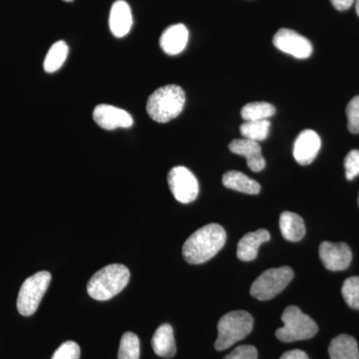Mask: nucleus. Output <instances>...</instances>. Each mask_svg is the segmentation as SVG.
<instances>
[{
    "label": "nucleus",
    "instance_id": "obj_1",
    "mask_svg": "<svg viewBox=\"0 0 359 359\" xmlns=\"http://www.w3.org/2000/svg\"><path fill=\"white\" fill-rule=\"evenodd\" d=\"M226 233L218 224L203 226L188 238L183 245L184 259L191 264H201L210 261L223 249Z\"/></svg>",
    "mask_w": 359,
    "mask_h": 359
},
{
    "label": "nucleus",
    "instance_id": "obj_2",
    "mask_svg": "<svg viewBox=\"0 0 359 359\" xmlns=\"http://www.w3.org/2000/svg\"><path fill=\"white\" fill-rule=\"evenodd\" d=\"M129 280L130 271L127 266L109 264L92 276L87 283V292L96 301H109L127 287Z\"/></svg>",
    "mask_w": 359,
    "mask_h": 359
},
{
    "label": "nucleus",
    "instance_id": "obj_3",
    "mask_svg": "<svg viewBox=\"0 0 359 359\" xmlns=\"http://www.w3.org/2000/svg\"><path fill=\"white\" fill-rule=\"evenodd\" d=\"M186 95L178 85H166L156 90L147 101V113L158 123H167L178 117L185 106Z\"/></svg>",
    "mask_w": 359,
    "mask_h": 359
},
{
    "label": "nucleus",
    "instance_id": "obj_4",
    "mask_svg": "<svg viewBox=\"0 0 359 359\" xmlns=\"http://www.w3.org/2000/svg\"><path fill=\"white\" fill-rule=\"evenodd\" d=\"M254 318L248 311H233L224 314L218 323V339L215 348L221 351L229 348L252 332Z\"/></svg>",
    "mask_w": 359,
    "mask_h": 359
},
{
    "label": "nucleus",
    "instance_id": "obj_5",
    "mask_svg": "<svg viewBox=\"0 0 359 359\" xmlns=\"http://www.w3.org/2000/svg\"><path fill=\"white\" fill-rule=\"evenodd\" d=\"M283 327L276 330V335L283 342L299 341L311 339L318 332V325L313 318L302 313L297 306H290L283 311Z\"/></svg>",
    "mask_w": 359,
    "mask_h": 359
},
{
    "label": "nucleus",
    "instance_id": "obj_6",
    "mask_svg": "<svg viewBox=\"0 0 359 359\" xmlns=\"http://www.w3.org/2000/svg\"><path fill=\"white\" fill-rule=\"evenodd\" d=\"M50 282V273L45 271L26 278L18 297V309L21 316H30L35 313Z\"/></svg>",
    "mask_w": 359,
    "mask_h": 359
},
{
    "label": "nucleus",
    "instance_id": "obj_7",
    "mask_svg": "<svg viewBox=\"0 0 359 359\" xmlns=\"http://www.w3.org/2000/svg\"><path fill=\"white\" fill-rule=\"evenodd\" d=\"M290 266L269 269L264 271L250 287V294L259 301H269L280 294L294 278Z\"/></svg>",
    "mask_w": 359,
    "mask_h": 359
},
{
    "label": "nucleus",
    "instance_id": "obj_8",
    "mask_svg": "<svg viewBox=\"0 0 359 359\" xmlns=\"http://www.w3.org/2000/svg\"><path fill=\"white\" fill-rule=\"evenodd\" d=\"M168 184L175 199L182 204H190L199 195V182L188 168H172L168 174Z\"/></svg>",
    "mask_w": 359,
    "mask_h": 359
},
{
    "label": "nucleus",
    "instance_id": "obj_9",
    "mask_svg": "<svg viewBox=\"0 0 359 359\" xmlns=\"http://www.w3.org/2000/svg\"><path fill=\"white\" fill-rule=\"evenodd\" d=\"M273 45L283 52L297 59H306L313 54V44L308 39L287 28H282L276 33Z\"/></svg>",
    "mask_w": 359,
    "mask_h": 359
},
{
    "label": "nucleus",
    "instance_id": "obj_10",
    "mask_svg": "<svg viewBox=\"0 0 359 359\" xmlns=\"http://www.w3.org/2000/svg\"><path fill=\"white\" fill-rule=\"evenodd\" d=\"M320 257L325 268L332 271H344L351 266L353 252L344 243H321Z\"/></svg>",
    "mask_w": 359,
    "mask_h": 359
},
{
    "label": "nucleus",
    "instance_id": "obj_11",
    "mask_svg": "<svg viewBox=\"0 0 359 359\" xmlns=\"http://www.w3.org/2000/svg\"><path fill=\"white\" fill-rule=\"evenodd\" d=\"M93 119L98 126L105 130L130 128L134 124L133 117L127 111L106 104L95 107Z\"/></svg>",
    "mask_w": 359,
    "mask_h": 359
},
{
    "label": "nucleus",
    "instance_id": "obj_12",
    "mask_svg": "<svg viewBox=\"0 0 359 359\" xmlns=\"http://www.w3.org/2000/svg\"><path fill=\"white\" fill-rule=\"evenodd\" d=\"M320 147V135L313 130H304L294 141L292 150L294 160L302 166H308L316 159Z\"/></svg>",
    "mask_w": 359,
    "mask_h": 359
},
{
    "label": "nucleus",
    "instance_id": "obj_13",
    "mask_svg": "<svg viewBox=\"0 0 359 359\" xmlns=\"http://www.w3.org/2000/svg\"><path fill=\"white\" fill-rule=\"evenodd\" d=\"M231 152L233 154L243 156L247 159L248 167L252 172L263 171L266 167V161L262 155V148L259 142L250 139H236L229 145Z\"/></svg>",
    "mask_w": 359,
    "mask_h": 359
},
{
    "label": "nucleus",
    "instance_id": "obj_14",
    "mask_svg": "<svg viewBox=\"0 0 359 359\" xmlns=\"http://www.w3.org/2000/svg\"><path fill=\"white\" fill-rule=\"evenodd\" d=\"M133 25V18L129 4L124 0L114 2L110 11L109 26L115 37L126 36Z\"/></svg>",
    "mask_w": 359,
    "mask_h": 359
},
{
    "label": "nucleus",
    "instance_id": "obj_15",
    "mask_svg": "<svg viewBox=\"0 0 359 359\" xmlns=\"http://www.w3.org/2000/svg\"><path fill=\"white\" fill-rule=\"evenodd\" d=\"M189 40V30L185 25H175L168 27L161 35V48L168 55H177L186 48Z\"/></svg>",
    "mask_w": 359,
    "mask_h": 359
},
{
    "label": "nucleus",
    "instance_id": "obj_16",
    "mask_svg": "<svg viewBox=\"0 0 359 359\" xmlns=\"http://www.w3.org/2000/svg\"><path fill=\"white\" fill-rule=\"evenodd\" d=\"M271 240V235L266 230L250 231L241 238L238 244L237 257L243 262H252L256 259L259 247Z\"/></svg>",
    "mask_w": 359,
    "mask_h": 359
},
{
    "label": "nucleus",
    "instance_id": "obj_17",
    "mask_svg": "<svg viewBox=\"0 0 359 359\" xmlns=\"http://www.w3.org/2000/svg\"><path fill=\"white\" fill-rule=\"evenodd\" d=\"M153 351L158 356L164 358H174L177 353L174 330L171 325L165 323L160 325L152 337Z\"/></svg>",
    "mask_w": 359,
    "mask_h": 359
},
{
    "label": "nucleus",
    "instance_id": "obj_18",
    "mask_svg": "<svg viewBox=\"0 0 359 359\" xmlns=\"http://www.w3.org/2000/svg\"><path fill=\"white\" fill-rule=\"evenodd\" d=\"M280 229L283 237L290 242H299L306 235V226L299 215L283 212L280 215Z\"/></svg>",
    "mask_w": 359,
    "mask_h": 359
},
{
    "label": "nucleus",
    "instance_id": "obj_19",
    "mask_svg": "<svg viewBox=\"0 0 359 359\" xmlns=\"http://www.w3.org/2000/svg\"><path fill=\"white\" fill-rule=\"evenodd\" d=\"M328 353L332 359H359L358 342L351 335L340 334L330 342Z\"/></svg>",
    "mask_w": 359,
    "mask_h": 359
},
{
    "label": "nucleus",
    "instance_id": "obj_20",
    "mask_svg": "<svg viewBox=\"0 0 359 359\" xmlns=\"http://www.w3.org/2000/svg\"><path fill=\"white\" fill-rule=\"evenodd\" d=\"M223 184L226 188L248 195H257L261 192V186L257 181L238 171L226 172L223 176Z\"/></svg>",
    "mask_w": 359,
    "mask_h": 359
},
{
    "label": "nucleus",
    "instance_id": "obj_21",
    "mask_svg": "<svg viewBox=\"0 0 359 359\" xmlns=\"http://www.w3.org/2000/svg\"><path fill=\"white\" fill-rule=\"evenodd\" d=\"M68 52H69L68 45L62 40L52 45L44 59V70L48 73H53L60 69L67 58Z\"/></svg>",
    "mask_w": 359,
    "mask_h": 359
},
{
    "label": "nucleus",
    "instance_id": "obj_22",
    "mask_svg": "<svg viewBox=\"0 0 359 359\" xmlns=\"http://www.w3.org/2000/svg\"><path fill=\"white\" fill-rule=\"evenodd\" d=\"M241 114L245 121L269 120L276 114V108L268 102H252L243 107Z\"/></svg>",
    "mask_w": 359,
    "mask_h": 359
},
{
    "label": "nucleus",
    "instance_id": "obj_23",
    "mask_svg": "<svg viewBox=\"0 0 359 359\" xmlns=\"http://www.w3.org/2000/svg\"><path fill=\"white\" fill-rule=\"evenodd\" d=\"M271 128V122L269 120H259V121H245L241 126V133L245 139L259 142L268 138Z\"/></svg>",
    "mask_w": 359,
    "mask_h": 359
},
{
    "label": "nucleus",
    "instance_id": "obj_24",
    "mask_svg": "<svg viewBox=\"0 0 359 359\" xmlns=\"http://www.w3.org/2000/svg\"><path fill=\"white\" fill-rule=\"evenodd\" d=\"M140 358V340L133 332H125L120 341L118 359Z\"/></svg>",
    "mask_w": 359,
    "mask_h": 359
},
{
    "label": "nucleus",
    "instance_id": "obj_25",
    "mask_svg": "<svg viewBox=\"0 0 359 359\" xmlns=\"http://www.w3.org/2000/svg\"><path fill=\"white\" fill-rule=\"evenodd\" d=\"M341 294L351 309H359V276L347 278L342 285Z\"/></svg>",
    "mask_w": 359,
    "mask_h": 359
},
{
    "label": "nucleus",
    "instance_id": "obj_26",
    "mask_svg": "<svg viewBox=\"0 0 359 359\" xmlns=\"http://www.w3.org/2000/svg\"><path fill=\"white\" fill-rule=\"evenodd\" d=\"M347 127L353 134L359 133V96L353 97L346 107Z\"/></svg>",
    "mask_w": 359,
    "mask_h": 359
},
{
    "label": "nucleus",
    "instance_id": "obj_27",
    "mask_svg": "<svg viewBox=\"0 0 359 359\" xmlns=\"http://www.w3.org/2000/svg\"><path fill=\"white\" fill-rule=\"evenodd\" d=\"M51 359H80V347L76 342L66 341L56 349Z\"/></svg>",
    "mask_w": 359,
    "mask_h": 359
},
{
    "label": "nucleus",
    "instance_id": "obj_28",
    "mask_svg": "<svg viewBox=\"0 0 359 359\" xmlns=\"http://www.w3.org/2000/svg\"><path fill=\"white\" fill-rule=\"evenodd\" d=\"M344 168H346V177L348 181H351L359 175V151L351 150L344 159Z\"/></svg>",
    "mask_w": 359,
    "mask_h": 359
},
{
    "label": "nucleus",
    "instance_id": "obj_29",
    "mask_svg": "<svg viewBox=\"0 0 359 359\" xmlns=\"http://www.w3.org/2000/svg\"><path fill=\"white\" fill-rule=\"evenodd\" d=\"M224 359H257V351L252 346H241L233 349Z\"/></svg>",
    "mask_w": 359,
    "mask_h": 359
},
{
    "label": "nucleus",
    "instance_id": "obj_30",
    "mask_svg": "<svg viewBox=\"0 0 359 359\" xmlns=\"http://www.w3.org/2000/svg\"><path fill=\"white\" fill-rule=\"evenodd\" d=\"M280 359H309L308 354L299 349H294V351H287L283 353Z\"/></svg>",
    "mask_w": 359,
    "mask_h": 359
},
{
    "label": "nucleus",
    "instance_id": "obj_31",
    "mask_svg": "<svg viewBox=\"0 0 359 359\" xmlns=\"http://www.w3.org/2000/svg\"><path fill=\"white\" fill-rule=\"evenodd\" d=\"M332 6L339 11H347L353 6L354 0H330Z\"/></svg>",
    "mask_w": 359,
    "mask_h": 359
},
{
    "label": "nucleus",
    "instance_id": "obj_32",
    "mask_svg": "<svg viewBox=\"0 0 359 359\" xmlns=\"http://www.w3.org/2000/svg\"><path fill=\"white\" fill-rule=\"evenodd\" d=\"M355 9H356V13H358V15L359 18V0H356Z\"/></svg>",
    "mask_w": 359,
    "mask_h": 359
},
{
    "label": "nucleus",
    "instance_id": "obj_33",
    "mask_svg": "<svg viewBox=\"0 0 359 359\" xmlns=\"http://www.w3.org/2000/svg\"><path fill=\"white\" fill-rule=\"evenodd\" d=\"M63 1L71 2V1H73V0H63Z\"/></svg>",
    "mask_w": 359,
    "mask_h": 359
},
{
    "label": "nucleus",
    "instance_id": "obj_34",
    "mask_svg": "<svg viewBox=\"0 0 359 359\" xmlns=\"http://www.w3.org/2000/svg\"><path fill=\"white\" fill-rule=\"evenodd\" d=\"M358 205H359V196H358Z\"/></svg>",
    "mask_w": 359,
    "mask_h": 359
}]
</instances>
